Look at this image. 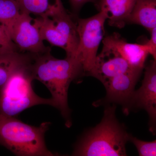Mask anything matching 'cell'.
Listing matches in <instances>:
<instances>
[{
	"mask_svg": "<svg viewBox=\"0 0 156 156\" xmlns=\"http://www.w3.org/2000/svg\"><path fill=\"white\" fill-rule=\"evenodd\" d=\"M30 69L34 80L41 82L49 89L55 108L61 112L66 126L70 127L68 92L71 83L83 75L80 62L71 57L63 59L54 58L49 51L43 54H33Z\"/></svg>",
	"mask_w": 156,
	"mask_h": 156,
	"instance_id": "cell-1",
	"label": "cell"
},
{
	"mask_svg": "<svg viewBox=\"0 0 156 156\" xmlns=\"http://www.w3.org/2000/svg\"><path fill=\"white\" fill-rule=\"evenodd\" d=\"M115 105H107L101 122L87 131L75 147L73 156L127 155L126 144L128 134L115 116Z\"/></svg>",
	"mask_w": 156,
	"mask_h": 156,
	"instance_id": "cell-2",
	"label": "cell"
},
{
	"mask_svg": "<svg viewBox=\"0 0 156 156\" xmlns=\"http://www.w3.org/2000/svg\"><path fill=\"white\" fill-rule=\"evenodd\" d=\"M50 124L44 122L35 127L0 114V144L17 156L56 155L45 143V133Z\"/></svg>",
	"mask_w": 156,
	"mask_h": 156,
	"instance_id": "cell-3",
	"label": "cell"
},
{
	"mask_svg": "<svg viewBox=\"0 0 156 156\" xmlns=\"http://www.w3.org/2000/svg\"><path fill=\"white\" fill-rule=\"evenodd\" d=\"M31 61L12 73L0 91V114L9 117L16 116L31 107L47 105L55 107L51 98L40 97L34 92L31 72Z\"/></svg>",
	"mask_w": 156,
	"mask_h": 156,
	"instance_id": "cell-4",
	"label": "cell"
},
{
	"mask_svg": "<svg viewBox=\"0 0 156 156\" xmlns=\"http://www.w3.org/2000/svg\"><path fill=\"white\" fill-rule=\"evenodd\" d=\"M107 20L101 11L92 17L78 20L79 44L75 58L80 62L84 75L94 77L98 50L104 35Z\"/></svg>",
	"mask_w": 156,
	"mask_h": 156,
	"instance_id": "cell-5",
	"label": "cell"
},
{
	"mask_svg": "<svg viewBox=\"0 0 156 156\" xmlns=\"http://www.w3.org/2000/svg\"><path fill=\"white\" fill-rule=\"evenodd\" d=\"M144 109L149 117V130L155 134L156 128V61L154 59L146 68L144 79L139 89L134 90L124 113L131 111Z\"/></svg>",
	"mask_w": 156,
	"mask_h": 156,
	"instance_id": "cell-6",
	"label": "cell"
},
{
	"mask_svg": "<svg viewBox=\"0 0 156 156\" xmlns=\"http://www.w3.org/2000/svg\"><path fill=\"white\" fill-rule=\"evenodd\" d=\"M12 41L22 51L33 54L50 51L45 47L38 27L30 14L21 12L8 31Z\"/></svg>",
	"mask_w": 156,
	"mask_h": 156,
	"instance_id": "cell-7",
	"label": "cell"
},
{
	"mask_svg": "<svg viewBox=\"0 0 156 156\" xmlns=\"http://www.w3.org/2000/svg\"><path fill=\"white\" fill-rule=\"evenodd\" d=\"M142 70L133 69L104 82L103 84L106 89V96L95 102L94 106L117 104L121 105L124 110L134 92Z\"/></svg>",
	"mask_w": 156,
	"mask_h": 156,
	"instance_id": "cell-8",
	"label": "cell"
},
{
	"mask_svg": "<svg viewBox=\"0 0 156 156\" xmlns=\"http://www.w3.org/2000/svg\"><path fill=\"white\" fill-rule=\"evenodd\" d=\"M103 48L114 51L128 62L133 68L143 69L149 55L144 44H131L114 34L107 36L103 41Z\"/></svg>",
	"mask_w": 156,
	"mask_h": 156,
	"instance_id": "cell-9",
	"label": "cell"
},
{
	"mask_svg": "<svg viewBox=\"0 0 156 156\" xmlns=\"http://www.w3.org/2000/svg\"><path fill=\"white\" fill-rule=\"evenodd\" d=\"M133 68L125 58L114 51L102 48L96 59L94 77L102 83L109 79Z\"/></svg>",
	"mask_w": 156,
	"mask_h": 156,
	"instance_id": "cell-10",
	"label": "cell"
},
{
	"mask_svg": "<svg viewBox=\"0 0 156 156\" xmlns=\"http://www.w3.org/2000/svg\"><path fill=\"white\" fill-rule=\"evenodd\" d=\"M136 0H97L99 11L103 12L112 26L122 28L128 22Z\"/></svg>",
	"mask_w": 156,
	"mask_h": 156,
	"instance_id": "cell-11",
	"label": "cell"
},
{
	"mask_svg": "<svg viewBox=\"0 0 156 156\" xmlns=\"http://www.w3.org/2000/svg\"><path fill=\"white\" fill-rule=\"evenodd\" d=\"M128 22L142 26L151 31L156 27V0H136Z\"/></svg>",
	"mask_w": 156,
	"mask_h": 156,
	"instance_id": "cell-12",
	"label": "cell"
},
{
	"mask_svg": "<svg viewBox=\"0 0 156 156\" xmlns=\"http://www.w3.org/2000/svg\"><path fill=\"white\" fill-rule=\"evenodd\" d=\"M21 12L38 17H50L64 9L61 0H16Z\"/></svg>",
	"mask_w": 156,
	"mask_h": 156,
	"instance_id": "cell-13",
	"label": "cell"
},
{
	"mask_svg": "<svg viewBox=\"0 0 156 156\" xmlns=\"http://www.w3.org/2000/svg\"><path fill=\"white\" fill-rule=\"evenodd\" d=\"M32 55H25L18 52L0 54V91L12 73L30 62Z\"/></svg>",
	"mask_w": 156,
	"mask_h": 156,
	"instance_id": "cell-14",
	"label": "cell"
},
{
	"mask_svg": "<svg viewBox=\"0 0 156 156\" xmlns=\"http://www.w3.org/2000/svg\"><path fill=\"white\" fill-rule=\"evenodd\" d=\"M34 19L38 27L41 37L51 44L59 47L68 52L67 42L56 29L53 20L50 17H38Z\"/></svg>",
	"mask_w": 156,
	"mask_h": 156,
	"instance_id": "cell-15",
	"label": "cell"
},
{
	"mask_svg": "<svg viewBox=\"0 0 156 156\" xmlns=\"http://www.w3.org/2000/svg\"><path fill=\"white\" fill-rule=\"evenodd\" d=\"M16 0H0V26L8 31L14 21L21 14Z\"/></svg>",
	"mask_w": 156,
	"mask_h": 156,
	"instance_id": "cell-16",
	"label": "cell"
},
{
	"mask_svg": "<svg viewBox=\"0 0 156 156\" xmlns=\"http://www.w3.org/2000/svg\"><path fill=\"white\" fill-rule=\"evenodd\" d=\"M129 141H131L136 147L140 156H155L156 155V140L146 141L138 139L130 135Z\"/></svg>",
	"mask_w": 156,
	"mask_h": 156,
	"instance_id": "cell-17",
	"label": "cell"
},
{
	"mask_svg": "<svg viewBox=\"0 0 156 156\" xmlns=\"http://www.w3.org/2000/svg\"><path fill=\"white\" fill-rule=\"evenodd\" d=\"M17 49L6 30L0 26V54L17 52Z\"/></svg>",
	"mask_w": 156,
	"mask_h": 156,
	"instance_id": "cell-18",
	"label": "cell"
},
{
	"mask_svg": "<svg viewBox=\"0 0 156 156\" xmlns=\"http://www.w3.org/2000/svg\"><path fill=\"white\" fill-rule=\"evenodd\" d=\"M151 38L146 44L149 54L152 56L154 60L156 59V27L150 31Z\"/></svg>",
	"mask_w": 156,
	"mask_h": 156,
	"instance_id": "cell-19",
	"label": "cell"
},
{
	"mask_svg": "<svg viewBox=\"0 0 156 156\" xmlns=\"http://www.w3.org/2000/svg\"><path fill=\"white\" fill-rule=\"evenodd\" d=\"M97 0H69L72 7L75 10H78L86 3L89 2H96Z\"/></svg>",
	"mask_w": 156,
	"mask_h": 156,
	"instance_id": "cell-20",
	"label": "cell"
}]
</instances>
